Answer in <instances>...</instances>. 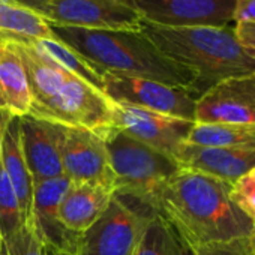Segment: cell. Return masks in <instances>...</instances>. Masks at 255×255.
Wrapping results in <instances>:
<instances>
[{
  "instance_id": "16",
  "label": "cell",
  "mask_w": 255,
  "mask_h": 255,
  "mask_svg": "<svg viewBox=\"0 0 255 255\" xmlns=\"http://www.w3.org/2000/svg\"><path fill=\"white\" fill-rule=\"evenodd\" d=\"M32 95L26 68L15 48L0 35V111L27 116Z\"/></svg>"
},
{
  "instance_id": "7",
  "label": "cell",
  "mask_w": 255,
  "mask_h": 255,
  "mask_svg": "<svg viewBox=\"0 0 255 255\" xmlns=\"http://www.w3.org/2000/svg\"><path fill=\"white\" fill-rule=\"evenodd\" d=\"M102 92L116 104L195 122L197 98L183 87L146 78L102 74Z\"/></svg>"
},
{
  "instance_id": "25",
  "label": "cell",
  "mask_w": 255,
  "mask_h": 255,
  "mask_svg": "<svg viewBox=\"0 0 255 255\" xmlns=\"http://www.w3.org/2000/svg\"><path fill=\"white\" fill-rule=\"evenodd\" d=\"M231 197L240 210L255 222V170L242 176L231 185Z\"/></svg>"
},
{
  "instance_id": "29",
  "label": "cell",
  "mask_w": 255,
  "mask_h": 255,
  "mask_svg": "<svg viewBox=\"0 0 255 255\" xmlns=\"http://www.w3.org/2000/svg\"><path fill=\"white\" fill-rule=\"evenodd\" d=\"M15 5H20L26 9H30L39 15H44L51 0H12Z\"/></svg>"
},
{
  "instance_id": "9",
  "label": "cell",
  "mask_w": 255,
  "mask_h": 255,
  "mask_svg": "<svg viewBox=\"0 0 255 255\" xmlns=\"http://www.w3.org/2000/svg\"><path fill=\"white\" fill-rule=\"evenodd\" d=\"M143 21L165 27H227L236 0H122Z\"/></svg>"
},
{
  "instance_id": "10",
  "label": "cell",
  "mask_w": 255,
  "mask_h": 255,
  "mask_svg": "<svg viewBox=\"0 0 255 255\" xmlns=\"http://www.w3.org/2000/svg\"><path fill=\"white\" fill-rule=\"evenodd\" d=\"M42 17L51 26L141 30L140 15L122 0H51Z\"/></svg>"
},
{
  "instance_id": "2",
  "label": "cell",
  "mask_w": 255,
  "mask_h": 255,
  "mask_svg": "<svg viewBox=\"0 0 255 255\" xmlns=\"http://www.w3.org/2000/svg\"><path fill=\"white\" fill-rule=\"evenodd\" d=\"M0 35L15 48L26 68L32 95L29 116L87 129L101 138L114 129V102L102 90L56 63L26 38Z\"/></svg>"
},
{
  "instance_id": "3",
  "label": "cell",
  "mask_w": 255,
  "mask_h": 255,
  "mask_svg": "<svg viewBox=\"0 0 255 255\" xmlns=\"http://www.w3.org/2000/svg\"><path fill=\"white\" fill-rule=\"evenodd\" d=\"M51 26V24H50ZM57 39L71 47L101 75L146 78L191 90L194 75L164 56L143 30H101L51 26Z\"/></svg>"
},
{
  "instance_id": "27",
  "label": "cell",
  "mask_w": 255,
  "mask_h": 255,
  "mask_svg": "<svg viewBox=\"0 0 255 255\" xmlns=\"http://www.w3.org/2000/svg\"><path fill=\"white\" fill-rule=\"evenodd\" d=\"M233 21L255 23V0H236Z\"/></svg>"
},
{
  "instance_id": "30",
  "label": "cell",
  "mask_w": 255,
  "mask_h": 255,
  "mask_svg": "<svg viewBox=\"0 0 255 255\" xmlns=\"http://www.w3.org/2000/svg\"><path fill=\"white\" fill-rule=\"evenodd\" d=\"M14 116H11L6 111H0V164H2V147H3V138H5V131L9 120Z\"/></svg>"
},
{
  "instance_id": "24",
  "label": "cell",
  "mask_w": 255,
  "mask_h": 255,
  "mask_svg": "<svg viewBox=\"0 0 255 255\" xmlns=\"http://www.w3.org/2000/svg\"><path fill=\"white\" fill-rule=\"evenodd\" d=\"M53 249L41 237L35 225L27 221L11 237L2 242L0 255H51Z\"/></svg>"
},
{
  "instance_id": "11",
  "label": "cell",
  "mask_w": 255,
  "mask_h": 255,
  "mask_svg": "<svg viewBox=\"0 0 255 255\" xmlns=\"http://www.w3.org/2000/svg\"><path fill=\"white\" fill-rule=\"evenodd\" d=\"M194 123L195 122L114 102V126L117 129L173 158L180 147L186 144Z\"/></svg>"
},
{
  "instance_id": "33",
  "label": "cell",
  "mask_w": 255,
  "mask_h": 255,
  "mask_svg": "<svg viewBox=\"0 0 255 255\" xmlns=\"http://www.w3.org/2000/svg\"><path fill=\"white\" fill-rule=\"evenodd\" d=\"M5 3H14L12 0H0V5H5Z\"/></svg>"
},
{
  "instance_id": "15",
  "label": "cell",
  "mask_w": 255,
  "mask_h": 255,
  "mask_svg": "<svg viewBox=\"0 0 255 255\" xmlns=\"http://www.w3.org/2000/svg\"><path fill=\"white\" fill-rule=\"evenodd\" d=\"M182 168L200 171L228 183L255 170V146L204 147L183 144L174 156Z\"/></svg>"
},
{
  "instance_id": "22",
  "label": "cell",
  "mask_w": 255,
  "mask_h": 255,
  "mask_svg": "<svg viewBox=\"0 0 255 255\" xmlns=\"http://www.w3.org/2000/svg\"><path fill=\"white\" fill-rule=\"evenodd\" d=\"M27 41L35 48L42 51L45 56L53 59L56 63L63 66L65 69L71 71L72 74L86 80L96 89L102 90V75L78 53H75L71 47H68L60 39H57V36L53 39H27Z\"/></svg>"
},
{
  "instance_id": "32",
  "label": "cell",
  "mask_w": 255,
  "mask_h": 255,
  "mask_svg": "<svg viewBox=\"0 0 255 255\" xmlns=\"http://www.w3.org/2000/svg\"><path fill=\"white\" fill-rule=\"evenodd\" d=\"M51 255H72V254H69V252H62V251H53Z\"/></svg>"
},
{
  "instance_id": "1",
  "label": "cell",
  "mask_w": 255,
  "mask_h": 255,
  "mask_svg": "<svg viewBox=\"0 0 255 255\" xmlns=\"http://www.w3.org/2000/svg\"><path fill=\"white\" fill-rule=\"evenodd\" d=\"M231 185L182 168L161 189L156 212L188 246L251 237L255 222L234 203Z\"/></svg>"
},
{
  "instance_id": "13",
  "label": "cell",
  "mask_w": 255,
  "mask_h": 255,
  "mask_svg": "<svg viewBox=\"0 0 255 255\" xmlns=\"http://www.w3.org/2000/svg\"><path fill=\"white\" fill-rule=\"evenodd\" d=\"M66 176L36 183L33 188L32 216L30 222L35 225L41 237L53 251L74 252L78 234L69 231L60 221V203L71 186Z\"/></svg>"
},
{
  "instance_id": "28",
  "label": "cell",
  "mask_w": 255,
  "mask_h": 255,
  "mask_svg": "<svg viewBox=\"0 0 255 255\" xmlns=\"http://www.w3.org/2000/svg\"><path fill=\"white\" fill-rule=\"evenodd\" d=\"M234 33L245 48L255 53V23H236Z\"/></svg>"
},
{
  "instance_id": "23",
  "label": "cell",
  "mask_w": 255,
  "mask_h": 255,
  "mask_svg": "<svg viewBox=\"0 0 255 255\" xmlns=\"http://www.w3.org/2000/svg\"><path fill=\"white\" fill-rule=\"evenodd\" d=\"M24 222L26 221L23 218L15 189L0 164V234H2V240H6L17 233Z\"/></svg>"
},
{
  "instance_id": "21",
  "label": "cell",
  "mask_w": 255,
  "mask_h": 255,
  "mask_svg": "<svg viewBox=\"0 0 255 255\" xmlns=\"http://www.w3.org/2000/svg\"><path fill=\"white\" fill-rule=\"evenodd\" d=\"M135 255H192L171 225L156 215L147 225Z\"/></svg>"
},
{
  "instance_id": "8",
  "label": "cell",
  "mask_w": 255,
  "mask_h": 255,
  "mask_svg": "<svg viewBox=\"0 0 255 255\" xmlns=\"http://www.w3.org/2000/svg\"><path fill=\"white\" fill-rule=\"evenodd\" d=\"M63 176L72 183L96 185L114 192V174L104 138L92 131L59 125Z\"/></svg>"
},
{
  "instance_id": "6",
  "label": "cell",
  "mask_w": 255,
  "mask_h": 255,
  "mask_svg": "<svg viewBox=\"0 0 255 255\" xmlns=\"http://www.w3.org/2000/svg\"><path fill=\"white\" fill-rule=\"evenodd\" d=\"M158 213L117 194L81 234L72 255H135L149 222Z\"/></svg>"
},
{
  "instance_id": "34",
  "label": "cell",
  "mask_w": 255,
  "mask_h": 255,
  "mask_svg": "<svg viewBox=\"0 0 255 255\" xmlns=\"http://www.w3.org/2000/svg\"><path fill=\"white\" fill-rule=\"evenodd\" d=\"M2 242H3V240H2V234H0V248H2Z\"/></svg>"
},
{
  "instance_id": "17",
  "label": "cell",
  "mask_w": 255,
  "mask_h": 255,
  "mask_svg": "<svg viewBox=\"0 0 255 255\" xmlns=\"http://www.w3.org/2000/svg\"><path fill=\"white\" fill-rule=\"evenodd\" d=\"M114 192L111 189L71 183L60 203V221L72 233H84L108 207Z\"/></svg>"
},
{
  "instance_id": "14",
  "label": "cell",
  "mask_w": 255,
  "mask_h": 255,
  "mask_svg": "<svg viewBox=\"0 0 255 255\" xmlns=\"http://www.w3.org/2000/svg\"><path fill=\"white\" fill-rule=\"evenodd\" d=\"M20 140L33 183L63 176L59 125L32 116L20 117Z\"/></svg>"
},
{
  "instance_id": "19",
  "label": "cell",
  "mask_w": 255,
  "mask_h": 255,
  "mask_svg": "<svg viewBox=\"0 0 255 255\" xmlns=\"http://www.w3.org/2000/svg\"><path fill=\"white\" fill-rule=\"evenodd\" d=\"M186 143L204 147L255 146V125L194 123Z\"/></svg>"
},
{
  "instance_id": "12",
  "label": "cell",
  "mask_w": 255,
  "mask_h": 255,
  "mask_svg": "<svg viewBox=\"0 0 255 255\" xmlns=\"http://www.w3.org/2000/svg\"><path fill=\"white\" fill-rule=\"evenodd\" d=\"M195 123L255 125V72L224 80L201 95Z\"/></svg>"
},
{
  "instance_id": "18",
  "label": "cell",
  "mask_w": 255,
  "mask_h": 255,
  "mask_svg": "<svg viewBox=\"0 0 255 255\" xmlns=\"http://www.w3.org/2000/svg\"><path fill=\"white\" fill-rule=\"evenodd\" d=\"M2 167L8 174L17 198L20 201L21 213L24 221H30L32 216V201L35 183L29 173L21 140H20V117H12L6 126L3 147H2Z\"/></svg>"
},
{
  "instance_id": "4",
  "label": "cell",
  "mask_w": 255,
  "mask_h": 255,
  "mask_svg": "<svg viewBox=\"0 0 255 255\" xmlns=\"http://www.w3.org/2000/svg\"><path fill=\"white\" fill-rule=\"evenodd\" d=\"M141 30L156 48L194 75L191 93L198 99L224 80L255 72V53L228 27H165L141 20Z\"/></svg>"
},
{
  "instance_id": "5",
  "label": "cell",
  "mask_w": 255,
  "mask_h": 255,
  "mask_svg": "<svg viewBox=\"0 0 255 255\" xmlns=\"http://www.w3.org/2000/svg\"><path fill=\"white\" fill-rule=\"evenodd\" d=\"M104 141L114 174V194L156 212L159 192L182 170L180 164L173 156L137 141L117 128Z\"/></svg>"
},
{
  "instance_id": "31",
  "label": "cell",
  "mask_w": 255,
  "mask_h": 255,
  "mask_svg": "<svg viewBox=\"0 0 255 255\" xmlns=\"http://www.w3.org/2000/svg\"><path fill=\"white\" fill-rule=\"evenodd\" d=\"M251 248H252V255H255V233L251 236Z\"/></svg>"
},
{
  "instance_id": "20",
  "label": "cell",
  "mask_w": 255,
  "mask_h": 255,
  "mask_svg": "<svg viewBox=\"0 0 255 255\" xmlns=\"http://www.w3.org/2000/svg\"><path fill=\"white\" fill-rule=\"evenodd\" d=\"M0 33L27 39L56 38L50 23L42 15L15 3L0 5Z\"/></svg>"
},
{
  "instance_id": "26",
  "label": "cell",
  "mask_w": 255,
  "mask_h": 255,
  "mask_svg": "<svg viewBox=\"0 0 255 255\" xmlns=\"http://www.w3.org/2000/svg\"><path fill=\"white\" fill-rule=\"evenodd\" d=\"M192 255H252L251 237L189 246Z\"/></svg>"
}]
</instances>
